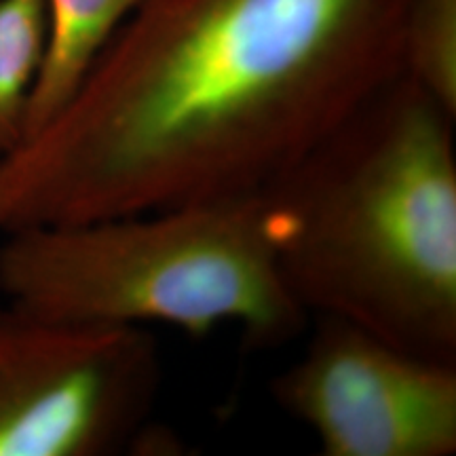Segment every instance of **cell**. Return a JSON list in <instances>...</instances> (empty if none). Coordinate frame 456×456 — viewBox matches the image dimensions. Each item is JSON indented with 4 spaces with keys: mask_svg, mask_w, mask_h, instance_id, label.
Instances as JSON below:
<instances>
[{
    "mask_svg": "<svg viewBox=\"0 0 456 456\" xmlns=\"http://www.w3.org/2000/svg\"><path fill=\"white\" fill-rule=\"evenodd\" d=\"M410 0H142L0 157V232L265 195L402 74Z\"/></svg>",
    "mask_w": 456,
    "mask_h": 456,
    "instance_id": "cell-1",
    "label": "cell"
},
{
    "mask_svg": "<svg viewBox=\"0 0 456 456\" xmlns=\"http://www.w3.org/2000/svg\"><path fill=\"white\" fill-rule=\"evenodd\" d=\"M454 121L399 74L262 195L309 315L456 363Z\"/></svg>",
    "mask_w": 456,
    "mask_h": 456,
    "instance_id": "cell-2",
    "label": "cell"
},
{
    "mask_svg": "<svg viewBox=\"0 0 456 456\" xmlns=\"http://www.w3.org/2000/svg\"><path fill=\"white\" fill-rule=\"evenodd\" d=\"M4 237L0 292L47 317L163 323L192 338L232 323L260 346L296 338L311 319L279 269L262 195Z\"/></svg>",
    "mask_w": 456,
    "mask_h": 456,
    "instance_id": "cell-3",
    "label": "cell"
},
{
    "mask_svg": "<svg viewBox=\"0 0 456 456\" xmlns=\"http://www.w3.org/2000/svg\"><path fill=\"white\" fill-rule=\"evenodd\" d=\"M161 387L146 328L0 305V456H106L144 436Z\"/></svg>",
    "mask_w": 456,
    "mask_h": 456,
    "instance_id": "cell-4",
    "label": "cell"
},
{
    "mask_svg": "<svg viewBox=\"0 0 456 456\" xmlns=\"http://www.w3.org/2000/svg\"><path fill=\"white\" fill-rule=\"evenodd\" d=\"M283 412L315 433L326 456H452L456 363L397 349L334 317L273 379Z\"/></svg>",
    "mask_w": 456,
    "mask_h": 456,
    "instance_id": "cell-5",
    "label": "cell"
},
{
    "mask_svg": "<svg viewBox=\"0 0 456 456\" xmlns=\"http://www.w3.org/2000/svg\"><path fill=\"white\" fill-rule=\"evenodd\" d=\"M140 3L47 0V47L32 91L24 140L37 134L72 98L102 51Z\"/></svg>",
    "mask_w": 456,
    "mask_h": 456,
    "instance_id": "cell-6",
    "label": "cell"
},
{
    "mask_svg": "<svg viewBox=\"0 0 456 456\" xmlns=\"http://www.w3.org/2000/svg\"><path fill=\"white\" fill-rule=\"evenodd\" d=\"M47 47V0H0V157L26 138L28 110Z\"/></svg>",
    "mask_w": 456,
    "mask_h": 456,
    "instance_id": "cell-7",
    "label": "cell"
},
{
    "mask_svg": "<svg viewBox=\"0 0 456 456\" xmlns=\"http://www.w3.org/2000/svg\"><path fill=\"white\" fill-rule=\"evenodd\" d=\"M402 74L456 117V0H410Z\"/></svg>",
    "mask_w": 456,
    "mask_h": 456,
    "instance_id": "cell-8",
    "label": "cell"
}]
</instances>
